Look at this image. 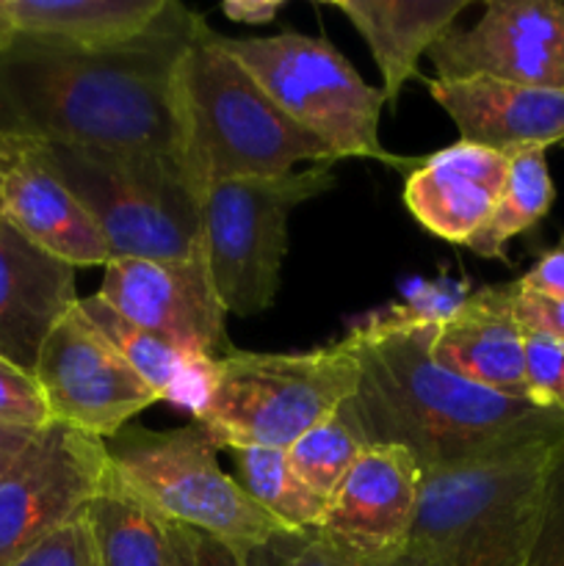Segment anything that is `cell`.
Instances as JSON below:
<instances>
[{
	"mask_svg": "<svg viewBox=\"0 0 564 566\" xmlns=\"http://www.w3.org/2000/svg\"><path fill=\"white\" fill-rule=\"evenodd\" d=\"M470 293L459 282H429L409 291L401 302L365 315L359 324L374 329H418V326H442L448 318L457 315Z\"/></svg>",
	"mask_w": 564,
	"mask_h": 566,
	"instance_id": "cell-27",
	"label": "cell"
},
{
	"mask_svg": "<svg viewBox=\"0 0 564 566\" xmlns=\"http://www.w3.org/2000/svg\"><path fill=\"white\" fill-rule=\"evenodd\" d=\"M523 293H540V296L564 298V238L553 249H547L518 282H512Z\"/></svg>",
	"mask_w": 564,
	"mask_h": 566,
	"instance_id": "cell-34",
	"label": "cell"
},
{
	"mask_svg": "<svg viewBox=\"0 0 564 566\" xmlns=\"http://www.w3.org/2000/svg\"><path fill=\"white\" fill-rule=\"evenodd\" d=\"M523 348L525 379H529L534 401L564 415V346L547 337L525 335Z\"/></svg>",
	"mask_w": 564,
	"mask_h": 566,
	"instance_id": "cell-30",
	"label": "cell"
},
{
	"mask_svg": "<svg viewBox=\"0 0 564 566\" xmlns=\"http://www.w3.org/2000/svg\"><path fill=\"white\" fill-rule=\"evenodd\" d=\"M426 86L459 127V142L512 155L564 142V88L523 86L487 75L435 77Z\"/></svg>",
	"mask_w": 564,
	"mask_h": 566,
	"instance_id": "cell-15",
	"label": "cell"
},
{
	"mask_svg": "<svg viewBox=\"0 0 564 566\" xmlns=\"http://www.w3.org/2000/svg\"><path fill=\"white\" fill-rule=\"evenodd\" d=\"M357 354L348 337L302 354L227 352L216 359L210 396L197 423L232 448L288 451L304 431L357 390Z\"/></svg>",
	"mask_w": 564,
	"mask_h": 566,
	"instance_id": "cell-5",
	"label": "cell"
},
{
	"mask_svg": "<svg viewBox=\"0 0 564 566\" xmlns=\"http://www.w3.org/2000/svg\"><path fill=\"white\" fill-rule=\"evenodd\" d=\"M219 44L260 83L265 94L302 130L337 158H368L409 171L418 158H398L379 142L382 88L368 86L326 39L285 31L276 36L232 39Z\"/></svg>",
	"mask_w": 564,
	"mask_h": 566,
	"instance_id": "cell-8",
	"label": "cell"
},
{
	"mask_svg": "<svg viewBox=\"0 0 564 566\" xmlns=\"http://www.w3.org/2000/svg\"><path fill=\"white\" fill-rule=\"evenodd\" d=\"M11 566H103L94 551L92 534L83 520V512L61 525L59 531L33 545L25 556L17 558Z\"/></svg>",
	"mask_w": 564,
	"mask_h": 566,
	"instance_id": "cell-31",
	"label": "cell"
},
{
	"mask_svg": "<svg viewBox=\"0 0 564 566\" xmlns=\"http://www.w3.org/2000/svg\"><path fill=\"white\" fill-rule=\"evenodd\" d=\"M205 17L171 0L147 36L108 50L17 39L0 55V133L175 158L171 75Z\"/></svg>",
	"mask_w": 564,
	"mask_h": 566,
	"instance_id": "cell-1",
	"label": "cell"
},
{
	"mask_svg": "<svg viewBox=\"0 0 564 566\" xmlns=\"http://www.w3.org/2000/svg\"><path fill=\"white\" fill-rule=\"evenodd\" d=\"M50 420L97 440L119 434L136 415L158 403L136 370L72 307L44 340L33 368Z\"/></svg>",
	"mask_w": 564,
	"mask_h": 566,
	"instance_id": "cell-10",
	"label": "cell"
},
{
	"mask_svg": "<svg viewBox=\"0 0 564 566\" xmlns=\"http://www.w3.org/2000/svg\"><path fill=\"white\" fill-rule=\"evenodd\" d=\"M64 186L88 210L114 260L202 258V210L171 155L44 144Z\"/></svg>",
	"mask_w": 564,
	"mask_h": 566,
	"instance_id": "cell-6",
	"label": "cell"
},
{
	"mask_svg": "<svg viewBox=\"0 0 564 566\" xmlns=\"http://www.w3.org/2000/svg\"><path fill=\"white\" fill-rule=\"evenodd\" d=\"M31 138L9 136V133H0V213H3V186L9 171L14 169V164L20 160V155L25 153Z\"/></svg>",
	"mask_w": 564,
	"mask_h": 566,
	"instance_id": "cell-38",
	"label": "cell"
},
{
	"mask_svg": "<svg viewBox=\"0 0 564 566\" xmlns=\"http://www.w3.org/2000/svg\"><path fill=\"white\" fill-rule=\"evenodd\" d=\"M175 164L191 191L238 177H276L304 160L332 164L326 144L310 136L199 22L171 75Z\"/></svg>",
	"mask_w": 564,
	"mask_h": 566,
	"instance_id": "cell-3",
	"label": "cell"
},
{
	"mask_svg": "<svg viewBox=\"0 0 564 566\" xmlns=\"http://www.w3.org/2000/svg\"><path fill=\"white\" fill-rule=\"evenodd\" d=\"M368 446V437H365L357 412L352 407V398H348L335 412L326 415L321 423L304 431L285 453L293 473L315 495L330 501L337 486H341V481L346 479L348 470L357 464V459L363 457V451Z\"/></svg>",
	"mask_w": 564,
	"mask_h": 566,
	"instance_id": "cell-26",
	"label": "cell"
},
{
	"mask_svg": "<svg viewBox=\"0 0 564 566\" xmlns=\"http://www.w3.org/2000/svg\"><path fill=\"white\" fill-rule=\"evenodd\" d=\"M238 470H241V486L271 514L288 525L291 531L307 534L315 531L324 520L330 501L315 495L288 462L285 451L276 448H232Z\"/></svg>",
	"mask_w": 564,
	"mask_h": 566,
	"instance_id": "cell-24",
	"label": "cell"
},
{
	"mask_svg": "<svg viewBox=\"0 0 564 566\" xmlns=\"http://www.w3.org/2000/svg\"><path fill=\"white\" fill-rule=\"evenodd\" d=\"M3 216L22 238L72 269L108 265L111 249L88 210L64 186L42 142L28 144L3 186Z\"/></svg>",
	"mask_w": 564,
	"mask_h": 566,
	"instance_id": "cell-17",
	"label": "cell"
},
{
	"mask_svg": "<svg viewBox=\"0 0 564 566\" xmlns=\"http://www.w3.org/2000/svg\"><path fill=\"white\" fill-rule=\"evenodd\" d=\"M426 55L446 81L487 75L564 88V3L492 0L473 28H451Z\"/></svg>",
	"mask_w": 564,
	"mask_h": 566,
	"instance_id": "cell-13",
	"label": "cell"
},
{
	"mask_svg": "<svg viewBox=\"0 0 564 566\" xmlns=\"http://www.w3.org/2000/svg\"><path fill=\"white\" fill-rule=\"evenodd\" d=\"M97 296L182 354L224 357L227 310L202 258L111 260Z\"/></svg>",
	"mask_w": 564,
	"mask_h": 566,
	"instance_id": "cell-14",
	"label": "cell"
},
{
	"mask_svg": "<svg viewBox=\"0 0 564 566\" xmlns=\"http://www.w3.org/2000/svg\"><path fill=\"white\" fill-rule=\"evenodd\" d=\"M558 446L424 470L418 514L396 566H523Z\"/></svg>",
	"mask_w": 564,
	"mask_h": 566,
	"instance_id": "cell-4",
	"label": "cell"
},
{
	"mask_svg": "<svg viewBox=\"0 0 564 566\" xmlns=\"http://www.w3.org/2000/svg\"><path fill=\"white\" fill-rule=\"evenodd\" d=\"M332 182V164H315L276 177L213 182L199 193L205 265L227 315L252 318L274 304L288 252V219Z\"/></svg>",
	"mask_w": 564,
	"mask_h": 566,
	"instance_id": "cell-9",
	"label": "cell"
},
{
	"mask_svg": "<svg viewBox=\"0 0 564 566\" xmlns=\"http://www.w3.org/2000/svg\"><path fill=\"white\" fill-rule=\"evenodd\" d=\"M36 437L39 431L33 429H9V426H0V475L28 451V446Z\"/></svg>",
	"mask_w": 564,
	"mask_h": 566,
	"instance_id": "cell-37",
	"label": "cell"
},
{
	"mask_svg": "<svg viewBox=\"0 0 564 566\" xmlns=\"http://www.w3.org/2000/svg\"><path fill=\"white\" fill-rule=\"evenodd\" d=\"M368 44L382 72V94L396 103L429 53L468 9V0H332Z\"/></svg>",
	"mask_w": 564,
	"mask_h": 566,
	"instance_id": "cell-21",
	"label": "cell"
},
{
	"mask_svg": "<svg viewBox=\"0 0 564 566\" xmlns=\"http://www.w3.org/2000/svg\"><path fill=\"white\" fill-rule=\"evenodd\" d=\"M216 448L213 437L199 423L171 431L127 423L105 440L111 468L127 486L238 558H247L276 536L299 534L271 517L241 481L221 470Z\"/></svg>",
	"mask_w": 564,
	"mask_h": 566,
	"instance_id": "cell-7",
	"label": "cell"
},
{
	"mask_svg": "<svg viewBox=\"0 0 564 566\" xmlns=\"http://www.w3.org/2000/svg\"><path fill=\"white\" fill-rule=\"evenodd\" d=\"M547 149L531 147L512 155L509 180L490 219L464 247L479 258L506 260V243L520 232L540 224L553 208L556 186L545 160Z\"/></svg>",
	"mask_w": 564,
	"mask_h": 566,
	"instance_id": "cell-23",
	"label": "cell"
},
{
	"mask_svg": "<svg viewBox=\"0 0 564 566\" xmlns=\"http://www.w3.org/2000/svg\"><path fill=\"white\" fill-rule=\"evenodd\" d=\"M523 337L512 310V285L481 287L464 298L453 318L437 326L431 357L473 385L536 403L525 379Z\"/></svg>",
	"mask_w": 564,
	"mask_h": 566,
	"instance_id": "cell-19",
	"label": "cell"
},
{
	"mask_svg": "<svg viewBox=\"0 0 564 566\" xmlns=\"http://www.w3.org/2000/svg\"><path fill=\"white\" fill-rule=\"evenodd\" d=\"M111 459L105 442L50 423L0 475V566L83 512Z\"/></svg>",
	"mask_w": 564,
	"mask_h": 566,
	"instance_id": "cell-11",
	"label": "cell"
},
{
	"mask_svg": "<svg viewBox=\"0 0 564 566\" xmlns=\"http://www.w3.org/2000/svg\"><path fill=\"white\" fill-rule=\"evenodd\" d=\"M280 0H230V3L221 6L224 17H230L232 22H243V25H265V22H274V17L282 11Z\"/></svg>",
	"mask_w": 564,
	"mask_h": 566,
	"instance_id": "cell-36",
	"label": "cell"
},
{
	"mask_svg": "<svg viewBox=\"0 0 564 566\" xmlns=\"http://www.w3.org/2000/svg\"><path fill=\"white\" fill-rule=\"evenodd\" d=\"M523 566H564V442L547 470L540 523Z\"/></svg>",
	"mask_w": 564,
	"mask_h": 566,
	"instance_id": "cell-28",
	"label": "cell"
},
{
	"mask_svg": "<svg viewBox=\"0 0 564 566\" xmlns=\"http://www.w3.org/2000/svg\"><path fill=\"white\" fill-rule=\"evenodd\" d=\"M509 166L512 153L457 142L418 158L404 182V205L431 235L464 247L495 210Z\"/></svg>",
	"mask_w": 564,
	"mask_h": 566,
	"instance_id": "cell-16",
	"label": "cell"
},
{
	"mask_svg": "<svg viewBox=\"0 0 564 566\" xmlns=\"http://www.w3.org/2000/svg\"><path fill=\"white\" fill-rule=\"evenodd\" d=\"M75 304V269L0 216V357L33 374L48 335Z\"/></svg>",
	"mask_w": 564,
	"mask_h": 566,
	"instance_id": "cell-18",
	"label": "cell"
},
{
	"mask_svg": "<svg viewBox=\"0 0 564 566\" xmlns=\"http://www.w3.org/2000/svg\"><path fill=\"white\" fill-rule=\"evenodd\" d=\"M512 310L525 335H540L564 346V298L523 293L512 285Z\"/></svg>",
	"mask_w": 564,
	"mask_h": 566,
	"instance_id": "cell-32",
	"label": "cell"
},
{
	"mask_svg": "<svg viewBox=\"0 0 564 566\" xmlns=\"http://www.w3.org/2000/svg\"><path fill=\"white\" fill-rule=\"evenodd\" d=\"M282 566H357V564L337 556V553L332 551L330 545H324L313 531H307V534L291 536L285 558H282Z\"/></svg>",
	"mask_w": 564,
	"mask_h": 566,
	"instance_id": "cell-35",
	"label": "cell"
},
{
	"mask_svg": "<svg viewBox=\"0 0 564 566\" xmlns=\"http://www.w3.org/2000/svg\"><path fill=\"white\" fill-rule=\"evenodd\" d=\"M77 307L86 315L88 324L114 346V352L136 370L138 379L158 392L160 401H171V396L180 387L182 376H186L188 359L194 354L177 352L166 340H160L153 332L142 329L138 324L127 321L125 315L116 313L103 296H86L77 298Z\"/></svg>",
	"mask_w": 564,
	"mask_h": 566,
	"instance_id": "cell-25",
	"label": "cell"
},
{
	"mask_svg": "<svg viewBox=\"0 0 564 566\" xmlns=\"http://www.w3.org/2000/svg\"><path fill=\"white\" fill-rule=\"evenodd\" d=\"M53 423L36 376L0 357V426L42 431Z\"/></svg>",
	"mask_w": 564,
	"mask_h": 566,
	"instance_id": "cell-29",
	"label": "cell"
},
{
	"mask_svg": "<svg viewBox=\"0 0 564 566\" xmlns=\"http://www.w3.org/2000/svg\"><path fill=\"white\" fill-rule=\"evenodd\" d=\"M420 481L424 470L407 448L368 446L313 534L357 566H396L418 514Z\"/></svg>",
	"mask_w": 564,
	"mask_h": 566,
	"instance_id": "cell-12",
	"label": "cell"
},
{
	"mask_svg": "<svg viewBox=\"0 0 564 566\" xmlns=\"http://www.w3.org/2000/svg\"><path fill=\"white\" fill-rule=\"evenodd\" d=\"M171 0H6L17 39L81 50L122 48L147 36Z\"/></svg>",
	"mask_w": 564,
	"mask_h": 566,
	"instance_id": "cell-22",
	"label": "cell"
},
{
	"mask_svg": "<svg viewBox=\"0 0 564 566\" xmlns=\"http://www.w3.org/2000/svg\"><path fill=\"white\" fill-rule=\"evenodd\" d=\"M14 42H17V33L14 28H11L9 9H6V0H0V55H3L6 50H11V44Z\"/></svg>",
	"mask_w": 564,
	"mask_h": 566,
	"instance_id": "cell-39",
	"label": "cell"
},
{
	"mask_svg": "<svg viewBox=\"0 0 564 566\" xmlns=\"http://www.w3.org/2000/svg\"><path fill=\"white\" fill-rule=\"evenodd\" d=\"M291 536L293 534L276 536V539L265 542L263 547L249 553L247 558H238L236 553L227 551L224 545H219V542L210 539V536L199 534V566H282Z\"/></svg>",
	"mask_w": 564,
	"mask_h": 566,
	"instance_id": "cell-33",
	"label": "cell"
},
{
	"mask_svg": "<svg viewBox=\"0 0 564 566\" xmlns=\"http://www.w3.org/2000/svg\"><path fill=\"white\" fill-rule=\"evenodd\" d=\"M83 520L103 566H199L197 531L144 501L111 464Z\"/></svg>",
	"mask_w": 564,
	"mask_h": 566,
	"instance_id": "cell-20",
	"label": "cell"
},
{
	"mask_svg": "<svg viewBox=\"0 0 564 566\" xmlns=\"http://www.w3.org/2000/svg\"><path fill=\"white\" fill-rule=\"evenodd\" d=\"M437 326L348 329L357 354L352 407L370 446L407 448L420 470L564 442V415L501 396L431 357Z\"/></svg>",
	"mask_w": 564,
	"mask_h": 566,
	"instance_id": "cell-2",
	"label": "cell"
}]
</instances>
